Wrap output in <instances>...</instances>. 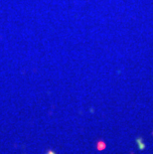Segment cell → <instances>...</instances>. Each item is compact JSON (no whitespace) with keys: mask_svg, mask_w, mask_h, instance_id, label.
I'll return each mask as SVG.
<instances>
[{"mask_svg":"<svg viewBox=\"0 0 153 154\" xmlns=\"http://www.w3.org/2000/svg\"><path fill=\"white\" fill-rule=\"evenodd\" d=\"M136 143H137V146H138L139 150H143L145 148V144H144L143 140H142L141 138H137L136 139Z\"/></svg>","mask_w":153,"mask_h":154,"instance_id":"obj_1","label":"cell"},{"mask_svg":"<svg viewBox=\"0 0 153 154\" xmlns=\"http://www.w3.org/2000/svg\"><path fill=\"white\" fill-rule=\"evenodd\" d=\"M46 154H57V153H55V152H54V151H52V150H49Z\"/></svg>","mask_w":153,"mask_h":154,"instance_id":"obj_2","label":"cell"}]
</instances>
